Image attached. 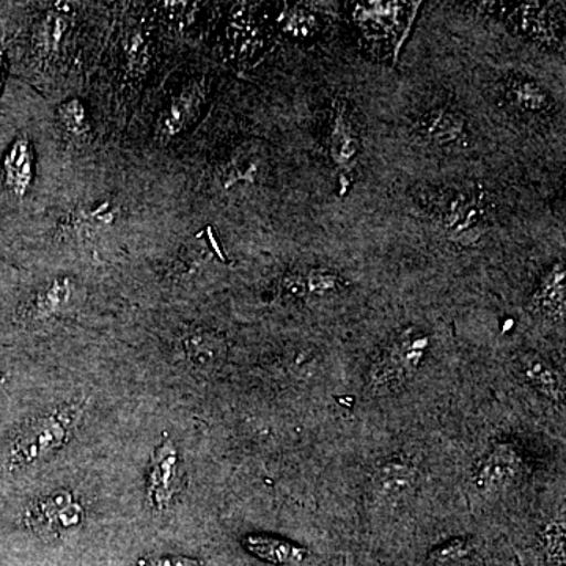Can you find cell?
Instances as JSON below:
<instances>
[{
	"instance_id": "6da1fadb",
	"label": "cell",
	"mask_w": 566,
	"mask_h": 566,
	"mask_svg": "<svg viewBox=\"0 0 566 566\" xmlns=\"http://www.w3.org/2000/svg\"><path fill=\"white\" fill-rule=\"evenodd\" d=\"M82 412L84 408L81 405L63 406L54 415L28 424L11 447L10 468H25L54 455L69 442L74 428L81 422Z\"/></svg>"
},
{
	"instance_id": "7a4b0ae2",
	"label": "cell",
	"mask_w": 566,
	"mask_h": 566,
	"mask_svg": "<svg viewBox=\"0 0 566 566\" xmlns=\"http://www.w3.org/2000/svg\"><path fill=\"white\" fill-rule=\"evenodd\" d=\"M428 344L427 335L412 331L398 334L371 365L368 386L376 390H389L403 385L422 365Z\"/></svg>"
},
{
	"instance_id": "3957f363",
	"label": "cell",
	"mask_w": 566,
	"mask_h": 566,
	"mask_svg": "<svg viewBox=\"0 0 566 566\" xmlns=\"http://www.w3.org/2000/svg\"><path fill=\"white\" fill-rule=\"evenodd\" d=\"M327 147L337 169L345 175L352 174L360 155V136L352 106L345 99L338 98L333 103Z\"/></svg>"
},
{
	"instance_id": "277c9868",
	"label": "cell",
	"mask_w": 566,
	"mask_h": 566,
	"mask_svg": "<svg viewBox=\"0 0 566 566\" xmlns=\"http://www.w3.org/2000/svg\"><path fill=\"white\" fill-rule=\"evenodd\" d=\"M181 486L180 458L170 439L156 449L148 482V501L153 509L166 510Z\"/></svg>"
},
{
	"instance_id": "5b68a950",
	"label": "cell",
	"mask_w": 566,
	"mask_h": 566,
	"mask_svg": "<svg viewBox=\"0 0 566 566\" xmlns=\"http://www.w3.org/2000/svg\"><path fill=\"white\" fill-rule=\"evenodd\" d=\"M81 517V505L74 501L73 495L61 491L41 499L29 512L28 521L40 534L52 535L80 526Z\"/></svg>"
},
{
	"instance_id": "8992f818",
	"label": "cell",
	"mask_w": 566,
	"mask_h": 566,
	"mask_svg": "<svg viewBox=\"0 0 566 566\" xmlns=\"http://www.w3.org/2000/svg\"><path fill=\"white\" fill-rule=\"evenodd\" d=\"M2 177L7 191L17 199H24L31 191L35 177V150L24 134L13 140L3 156Z\"/></svg>"
},
{
	"instance_id": "52a82bcc",
	"label": "cell",
	"mask_w": 566,
	"mask_h": 566,
	"mask_svg": "<svg viewBox=\"0 0 566 566\" xmlns=\"http://www.w3.org/2000/svg\"><path fill=\"white\" fill-rule=\"evenodd\" d=\"M523 468L520 453L509 444L494 447L493 452L480 463L474 483L482 491H497L515 482Z\"/></svg>"
},
{
	"instance_id": "ba28073f",
	"label": "cell",
	"mask_w": 566,
	"mask_h": 566,
	"mask_svg": "<svg viewBox=\"0 0 566 566\" xmlns=\"http://www.w3.org/2000/svg\"><path fill=\"white\" fill-rule=\"evenodd\" d=\"M420 133L439 147H458L468 139V118L450 107H434L420 118Z\"/></svg>"
},
{
	"instance_id": "9c48e42d",
	"label": "cell",
	"mask_w": 566,
	"mask_h": 566,
	"mask_svg": "<svg viewBox=\"0 0 566 566\" xmlns=\"http://www.w3.org/2000/svg\"><path fill=\"white\" fill-rule=\"evenodd\" d=\"M205 102V91L200 84H191L181 92L180 96L172 99L169 106L163 111L159 117L158 136L161 140L169 142L180 136L199 114L200 106Z\"/></svg>"
},
{
	"instance_id": "30bf717a",
	"label": "cell",
	"mask_w": 566,
	"mask_h": 566,
	"mask_svg": "<svg viewBox=\"0 0 566 566\" xmlns=\"http://www.w3.org/2000/svg\"><path fill=\"white\" fill-rule=\"evenodd\" d=\"M532 308L554 322L565 318V263H554L532 296Z\"/></svg>"
},
{
	"instance_id": "8fae6325",
	"label": "cell",
	"mask_w": 566,
	"mask_h": 566,
	"mask_svg": "<svg viewBox=\"0 0 566 566\" xmlns=\"http://www.w3.org/2000/svg\"><path fill=\"white\" fill-rule=\"evenodd\" d=\"M505 95L510 104L524 114H546L553 107V98L542 84L528 77H510L505 82Z\"/></svg>"
},
{
	"instance_id": "7c38bea8",
	"label": "cell",
	"mask_w": 566,
	"mask_h": 566,
	"mask_svg": "<svg viewBox=\"0 0 566 566\" xmlns=\"http://www.w3.org/2000/svg\"><path fill=\"white\" fill-rule=\"evenodd\" d=\"M244 547L253 556L275 565L301 564L307 558L304 547L293 545L286 539L274 538L266 535H249L244 539Z\"/></svg>"
},
{
	"instance_id": "4fadbf2b",
	"label": "cell",
	"mask_w": 566,
	"mask_h": 566,
	"mask_svg": "<svg viewBox=\"0 0 566 566\" xmlns=\"http://www.w3.org/2000/svg\"><path fill=\"white\" fill-rule=\"evenodd\" d=\"M521 375L539 394L553 401H564V381L556 368L539 356H527L521 360Z\"/></svg>"
},
{
	"instance_id": "5bb4252c",
	"label": "cell",
	"mask_w": 566,
	"mask_h": 566,
	"mask_svg": "<svg viewBox=\"0 0 566 566\" xmlns=\"http://www.w3.org/2000/svg\"><path fill=\"white\" fill-rule=\"evenodd\" d=\"M520 22L523 31L539 43L556 46L560 41L557 17L546 6H539V3L524 6L520 11Z\"/></svg>"
},
{
	"instance_id": "9a60e30c",
	"label": "cell",
	"mask_w": 566,
	"mask_h": 566,
	"mask_svg": "<svg viewBox=\"0 0 566 566\" xmlns=\"http://www.w3.org/2000/svg\"><path fill=\"white\" fill-rule=\"evenodd\" d=\"M71 282L69 279H55L33 296L29 305V314L35 318H50L61 312L70 303Z\"/></svg>"
},
{
	"instance_id": "2e32d148",
	"label": "cell",
	"mask_w": 566,
	"mask_h": 566,
	"mask_svg": "<svg viewBox=\"0 0 566 566\" xmlns=\"http://www.w3.org/2000/svg\"><path fill=\"white\" fill-rule=\"evenodd\" d=\"M415 485V472L405 463H387L376 475L375 490L379 497L400 499Z\"/></svg>"
},
{
	"instance_id": "e0dca14e",
	"label": "cell",
	"mask_w": 566,
	"mask_h": 566,
	"mask_svg": "<svg viewBox=\"0 0 566 566\" xmlns=\"http://www.w3.org/2000/svg\"><path fill=\"white\" fill-rule=\"evenodd\" d=\"M260 169H262V158L259 153L240 150L233 156L232 161L227 164L223 181L227 186H233L240 181L255 182Z\"/></svg>"
},
{
	"instance_id": "ac0fdd59",
	"label": "cell",
	"mask_w": 566,
	"mask_h": 566,
	"mask_svg": "<svg viewBox=\"0 0 566 566\" xmlns=\"http://www.w3.org/2000/svg\"><path fill=\"white\" fill-rule=\"evenodd\" d=\"M59 125L63 133L69 134L71 139L80 140L87 136L91 125H88L87 109L81 99H70L62 103L57 109Z\"/></svg>"
},
{
	"instance_id": "d6986e66",
	"label": "cell",
	"mask_w": 566,
	"mask_h": 566,
	"mask_svg": "<svg viewBox=\"0 0 566 566\" xmlns=\"http://www.w3.org/2000/svg\"><path fill=\"white\" fill-rule=\"evenodd\" d=\"M66 29H69V18L65 14H61L59 11H52V13L48 14L43 22H41L40 31L35 35L39 50L41 52L57 50Z\"/></svg>"
},
{
	"instance_id": "ffe728a7",
	"label": "cell",
	"mask_w": 566,
	"mask_h": 566,
	"mask_svg": "<svg viewBox=\"0 0 566 566\" xmlns=\"http://www.w3.org/2000/svg\"><path fill=\"white\" fill-rule=\"evenodd\" d=\"M188 352L191 357H197L199 363L212 364L221 357L223 345L221 338L210 334H197L189 338Z\"/></svg>"
},
{
	"instance_id": "44dd1931",
	"label": "cell",
	"mask_w": 566,
	"mask_h": 566,
	"mask_svg": "<svg viewBox=\"0 0 566 566\" xmlns=\"http://www.w3.org/2000/svg\"><path fill=\"white\" fill-rule=\"evenodd\" d=\"M305 275H307L308 294H316V296L335 293L342 285L338 274L331 270H324V268H314Z\"/></svg>"
},
{
	"instance_id": "7402d4cb",
	"label": "cell",
	"mask_w": 566,
	"mask_h": 566,
	"mask_svg": "<svg viewBox=\"0 0 566 566\" xmlns=\"http://www.w3.org/2000/svg\"><path fill=\"white\" fill-rule=\"evenodd\" d=\"M564 520H556L553 523L547 524L545 535H543V539H545L546 549L549 551L551 557L554 560L560 562L564 564V542H565V526Z\"/></svg>"
},
{
	"instance_id": "603a6c76",
	"label": "cell",
	"mask_w": 566,
	"mask_h": 566,
	"mask_svg": "<svg viewBox=\"0 0 566 566\" xmlns=\"http://www.w3.org/2000/svg\"><path fill=\"white\" fill-rule=\"evenodd\" d=\"M469 553V543L465 539H453L434 551L433 557L439 562L457 560Z\"/></svg>"
}]
</instances>
